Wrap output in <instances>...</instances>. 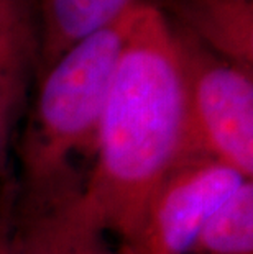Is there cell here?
<instances>
[{
  "instance_id": "cell-9",
  "label": "cell",
  "mask_w": 253,
  "mask_h": 254,
  "mask_svg": "<svg viewBox=\"0 0 253 254\" xmlns=\"http://www.w3.org/2000/svg\"><path fill=\"white\" fill-rule=\"evenodd\" d=\"M38 40L35 28L0 26V120L12 122L36 64Z\"/></svg>"
},
{
  "instance_id": "cell-6",
  "label": "cell",
  "mask_w": 253,
  "mask_h": 254,
  "mask_svg": "<svg viewBox=\"0 0 253 254\" xmlns=\"http://www.w3.org/2000/svg\"><path fill=\"white\" fill-rule=\"evenodd\" d=\"M152 5L212 53L253 72V0H158Z\"/></svg>"
},
{
  "instance_id": "cell-3",
  "label": "cell",
  "mask_w": 253,
  "mask_h": 254,
  "mask_svg": "<svg viewBox=\"0 0 253 254\" xmlns=\"http://www.w3.org/2000/svg\"><path fill=\"white\" fill-rule=\"evenodd\" d=\"M169 25L184 74L191 156L219 161L252 179L253 72L215 55L174 21Z\"/></svg>"
},
{
  "instance_id": "cell-10",
  "label": "cell",
  "mask_w": 253,
  "mask_h": 254,
  "mask_svg": "<svg viewBox=\"0 0 253 254\" xmlns=\"http://www.w3.org/2000/svg\"><path fill=\"white\" fill-rule=\"evenodd\" d=\"M0 26L35 28L31 0H0Z\"/></svg>"
},
{
  "instance_id": "cell-12",
  "label": "cell",
  "mask_w": 253,
  "mask_h": 254,
  "mask_svg": "<svg viewBox=\"0 0 253 254\" xmlns=\"http://www.w3.org/2000/svg\"><path fill=\"white\" fill-rule=\"evenodd\" d=\"M95 254H135L127 245H118L117 250H112L105 245V241L99 246V250L95 251Z\"/></svg>"
},
{
  "instance_id": "cell-5",
  "label": "cell",
  "mask_w": 253,
  "mask_h": 254,
  "mask_svg": "<svg viewBox=\"0 0 253 254\" xmlns=\"http://www.w3.org/2000/svg\"><path fill=\"white\" fill-rule=\"evenodd\" d=\"M74 179L48 190L8 187L0 207V254H95L105 231Z\"/></svg>"
},
{
  "instance_id": "cell-7",
  "label": "cell",
  "mask_w": 253,
  "mask_h": 254,
  "mask_svg": "<svg viewBox=\"0 0 253 254\" xmlns=\"http://www.w3.org/2000/svg\"><path fill=\"white\" fill-rule=\"evenodd\" d=\"M138 0H38V77L85 36L110 25Z\"/></svg>"
},
{
  "instance_id": "cell-11",
  "label": "cell",
  "mask_w": 253,
  "mask_h": 254,
  "mask_svg": "<svg viewBox=\"0 0 253 254\" xmlns=\"http://www.w3.org/2000/svg\"><path fill=\"white\" fill-rule=\"evenodd\" d=\"M10 125H12V122L0 120V163H2V158H3V153H5V146H7Z\"/></svg>"
},
{
  "instance_id": "cell-2",
  "label": "cell",
  "mask_w": 253,
  "mask_h": 254,
  "mask_svg": "<svg viewBox=\"0 0 253 254\" xmlns=\"http://www.w3.org/2000/svg\"><path fill=\"white\" fill-rule=\"evenodd\" d=\"M142 0L85 36L40 75L33 112L20 141L21 190L79 179L73 159L94 154L104 104Z\"/></svg>"
},
{
  "instance_id": "cell-4",
  "label": "cell",
  "mask_w": 253,
  "mask_h": 254,
  "mask_svg": "<svg viewBox=\"0 0 253 254\" xmlns=\"http://www.w3.org/2000/svg\"><path fill=\"white\" fill-rule=\"evenodd\" d=\"M247 181L232 167L204 156L176 166L150 197L135 238V254H187L214 212Z\"/></svg>"
},
{
  "instance_id": "cell-8",
  "label": "cell",
  "mask_w": 253,
  "mask_h": 254,
  "mask_svg": "<svg viewBox=\"0 0 253 254\" xmlns=\"http://www.w3.org/2000/svg\"><path fill=\"white\" fill-rule=\"evenodd\" d=\"M187 254H253V182L235 189L207 220Z\"/></svg>"
},
{
  "instance_id": "cell-1",
  "label": "cell",
  "mask_w": 253,
  "mask_h": 254,
  "mask_svg": "<svg viewBox=\"0 0 253 254\" xmlns=\"http://www.w3.org/2000/svg\"><path fill=\"white\" fill-rule=\"evenodd\" d=\"M83 195L105 233L135 238L153 192L191 158L186 84L166 15L142 0L102 110Z\"/></svg>"
}]
</instances>
